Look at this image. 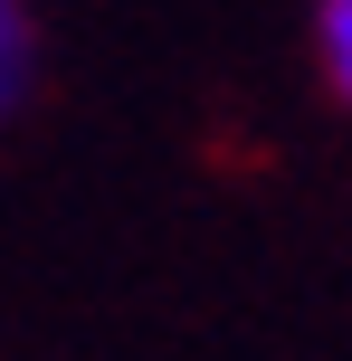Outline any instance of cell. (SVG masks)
I'll list each match as a JSON object with an SVG mask.
<instances>
[{"label": "cell", "mask_w": 352, "mask_h": 361, "mask_svg": "<svg viewBox=\"0 0 352 361\" xmlns=\"http://www.w3.org/2000/svg\"><path fill=\"white\" fill-rule=\"evenodd\" d=\"M315 57H324V86L352 105V0H315Z\"/></svg>", "instance_id": "obj_1"}, {"label": "cell", "mask_w": 352, "mask_h": 361, "mask_svg": "<svg viewBox=\"0 0 352 361\" xmlns=\"http://www.w3.org/2000/svg\"><path fill=\"white\" fill-rule=\"evenodd\" d=\"M19 76H29V19H19V0H0V105L19 95Z\"/></svg>", "instance_id": "obj_2"}]
</instances>
